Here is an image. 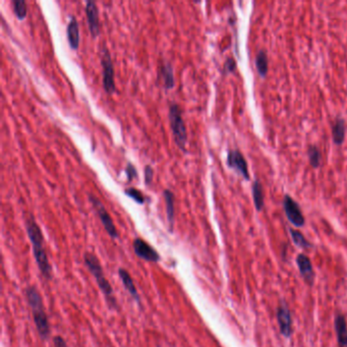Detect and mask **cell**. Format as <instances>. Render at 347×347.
Here are the masks:
<instances>
[{"mask_svg":"<svg viewBox=\"0 0 347 347\" xmlns=\"http://www.w3.org/2000/svg\"><path fill=\"white\" fill-rule=\"evenodd\" d=\"M25 225H26L28 236L32 243L34 258L39 267V270L41 271L42 275L46 279H50L52 270H51L50 263L48 261L47 253H46V250H45L44 238H43L41 228L39 227V225L37 224L33 216H30L29 218L26 219Z\"/></svg>","mask_w":347,"mask_h":347,"instance_id":"6da1fadb","label":"cell"},{"mask_svg":"<svg viewBox=\"0 0 347 347\" xmlns=\"http://www.w3.org/2000/svg\"><path fill=\"white\" fill-rule=\"evenodd\" d=\"M26 296L33 313V318L38 333L43 340H47L50 335V326L47 315H46L44 309L41 294L35 287L31 286L27 288Z\"/></svg>","mask_w":347,"mask_h":347,"instance_id":"7a4b0ae2","label":"cell"},{"mask_svg":"<svg viewBox=\"0 0 347 347\" xmlns=\"http://www.w3.org/2000/svg\"><path fill=\"white\" fill-rule=\"evenodd\" d=\"M84 261H85V264H86L87 268L89 269V271L92 273V275L95 277L97 284H98L99 288L101 289V291L103 292V294L105 295V298L107 300V304L109 305V307L116 308L117 304H116V300H115V297H114L112 286L109 283V281L106 279L99 259L95 256L94 253L86 252L85 257H84Z\"/></svg>","mask_w":347,"mask_h":347,"instance_id":"3957f363","label":"cell"},{"mask_svg":"<svg viewBox=\"0 0 347 347\" xmlns=\"http://www.w3.org/2000/svg\"><path fill=\"white\" fill-rule=\"evenodd\" d=\"M169 122L172 131L173 140L177 147L186 152L187 142H188V132L184 120L182 118V113L180 106L176 103H172L169 106Z\"/></svg>","mask_w":347,"mask_h":347,"instance_id":"277c9868","label":"cell"},{"mask_svg":"<svg viewBox=\"0 0 347 347\" xmlns=\"http://www.w3.org/2000/svg\"><path fill=\"white\" fill-rule=\"evenodd\" d=\"M89 200H90L91 204L93 205L97 215L99 216V218H100V220H101V222L106 230V232L110 235V237L117 238L118 237L117 229H116V227H115L111 216L107 212L106 208L104 207L102 202L94 195H89Z\"/></svg>","mask_w":347,"mask_h":347,"instance_id":"5b68a950","label":"cell"},{"mask_svg":"<svg viewBox=\"0 0 347 347\" xmlns=\"http://www.w3.org/2000/svg\"><path fill=\"white\" fill-rule=\"evenodd\" d=\"M102 68H103V88L107 94H113L116 86L114 82V66L110 53L106 47L102 50Z\"/></svg>","mask_w":347,"mask_h":347,"instance_id":"8992f818","label":"cell"},{"mask_svg":"<svg viewBox=\"0 0 347 347\" xmlns=\"http://www.w3.org/2000/svg\"><path fill=\"white\" fill-rule=\"evenodd\" d=\"M283 207L284 211L287 216V219L296 227H303L305 225V217L300 210L297 203L288 195H286L283 199Z\"/></svg>","mask_w":347,"mask_h":347,"instance_id":"52a82bcc","label":"cell"},{"mask_svg":"<svg viewBox=\"0 0 347 347\" xmlns=\"http://www.w3.org/2000/svg\"><path fill=\"white\" fill-rule=\"evenodd\" d=\"M132 245L135 254L140 259L151 263L159 262L160 254L158 253V251L143 238H135Z\"/></svg>","mask_w":347,"mask_h":347,"instance_id":"ba28073f","label":"cell"},{"mask_svg":"<svg viewBox=\"0 0 347 347\" xmlns=\"http://www.w3.org/2000/svg\"><path fill=\"white\" fill-rule=\"evenodd\" d=\"M227 165L231 168L235 170L239 175H241L244 179L248 180L249 179V174H248V168H247V163L238 150H230L227 155Z\"/></svg>","mask_w":347,"mask_h":347,"instance_id":"9c48e42d","label":"cell"},{"mask_svg":"<svg viewBox=\"0 0 347 347\" xmlns=\"http://www.w3.org/2000/svg\"><path fill=\"white\" fill-rule=\"evenodd\" d=\"M277 321H278L281 334L286 338H290L292 334V319L290 311L284 302L280 304L277 310Z\"/></svg>","mask_w":347,"mask_h":347,"instance_id":"30bf717a","label":"cell"},{"mask_svg":"<svg viewBox=\"0 0 347 347\" xmlns=\"http://www.w3.org/2000/svg\"><path fill=\"white\" fill-rule=\"evenodd\" d=\"M86 14L89 24L90 32L94 38L99 36L100 33V19H99V10L96 2L87 1L86 3Z\"/></svg>","mask_w":347,"mask_h":347,"instance_id":"8fae6325","label":"cell"},{"mask_svg":"<svg viewBox=\"0 0 347 347\" xmlns=\"http://www.w3.org/2000/svg\"><path fill=\"white\" fill-rule=\"evenodd\" d=\"M296 263H297L300 275L303 276V278L305 279V281L308 284L313 285L314 279H315V273H314V269H313V265H312L311 260L306 256V254L300 253V254H298V257L296 259Z\"/></svg>","mask_w":347,"mask_h":347,"instance_id":"7c38bea8","label":"cell"},{"mask_svg":"<svg viewBox=\"0 0 347 347\" xmlns=\"http://www.w3.org/2000/svg\"><path fill=\"white\" fill-rule=\"evenodd\" d=\"M66 35L68 44L71 46V48L74 50H77L80 47V28L79 22L75 16H72L71 20H69L68 25L66 27Z\"/></svg>","mask_w":347,"mask_h":347,"instance_id":"4fadbf2b","label":"cell"},{"mask_svg":"<svg viewBox=\"0 0 347 347\" xmlns=\"http://www.w3.org/2000/svg\"><path fill=\"white\" fill-rule=\"evenodd\" d=\"M335 331L338 347H347V324L344 316L337 314L335 317Z\"/></svg>","mask_w":347,"mask_h":347,"instance_id":"5bb4252c","label":"cell"},{"mask_svg":"<svg viewBox=\"0 0 347 347\" xmlns=\"http://www.w3.org/2000/svg\"><path fill=\"white\" fill-rule=\"evenodd\" d=\"M118 275L120 277V279L125 287V289L127 290V292L130 294V296L135 300L136 303L138 304H141V299H140V295H138V292L135 288V285L133 283V280L131 278V276L129 275V273L123 269V268H120L118 270Z\"/></svg>","mask_w":347,"mask_h":347,"instance_id":"9a60e30c","label":"cell"},{"mask_svg":"<svg viewBox=\"0 0 347 347\" xmlns=\"http://www.w3.org/2000/svg\"><path fill=\"white\" fill-rule=\"evenodd\" d=\"M160 76L163 82L164 88L167 90L173 89L175 81H174V73H173V67L170 63H163L160 67Z\"/></svg>","mask_w":347,"mask_h":347,"instance_id":"2e32d148","label":"cell"},{"mask_svg":"<svg viewBox=\"0 0 347 347\" xmlns=\"http://www.w3.org/2000/svg\"><path fill=\"white\" fill-rule=\"evenodd\" d=\"M163 198L166 206V215L170 225V230H172L174 224V195L171 191L164 190Z\"/></svg>","mask_w":347,"mask_h":347,"instance_id":"e0dca14e","label":"cell"},{"mask_svg":"<svg viewBox=\"0 0 347 347\" xmlns=\"http://www.w3.org/2000/svg\"><path fill=\"white\" fill-rule=\"evenodd\" d=\"M252 199L254 206H256V209L260 212L263 210L265 201H264V191L263 187L259 180H254L252 183Z\"/></svg>","mask_w":347,"mask_h":347,"instance_id":"ac0fdd59","label":"cell"},{"mask_svg":"<svg viewBox=\"0 0 347 347\" xmlns=\"http://www.w3.org/2000/svg\"><path fill=\"white\" fill-rule=\"evenodd\" d=\"M345 122L342 118H337L332 126V137L336 145H341L345 140Z\"/></svg>","mask_w":347,"mask_h":347,"instance_id":"d6986e66","label":"cell"},{"mask_svg":"<svg viewBox=\"0 0 347 347\" xmlns=\"http://www.w3.org/2000/svg\"><path fill=\"white\" fill-rule=\"evenodd\" d=\"M256 66H257L259 75L262 78H265L268 73V57L265 51L263 50L259 51L256 57Z\"/></svg>","mask_w":347,"mask_h":347,"instance_id":"ffe728a7","label":"cell"},{"mask_svg":"<svg viewBox=\"0 0 347 347\" xmlns=\"http://www.w3.org/2000/svg\"><path fill=\"white\" fill-rule=\"evenodd\" d=\"M290 234H291V237H292V240L293 242L299 246V247H302V248H310L312 247V243H310L307 238L304 236V234L300 232V231L298 230H295V229H290Z\"/></svg>","mask_w":347,"mask_h":347,"instance_id":"44dd1931","label":"cell"},{"mask_svg":"<svg viewBox=\"0 0 347 347\" xmlns=\"http://www.w3.org/2000/svg\"><path fill=\"white\" fill-rule=\"evenodd\" d=\"M12 9L16 18H18L19 20L26 18L28 9H27V3L25 1H21V0H13Z\"/></svg>","mask_w":347,"mask_h":347,"instance_id":"7402d4cb","label":"cell"},{"mask_svg":"<svg viewBox=\"0 0 347 347\" xmlns=\"http://www.w3.org/2000/svg\"><path fill=\"white\" fill-rule=\"evenodd\" d=\"M308 156H309L311 165L314 168H318L321 164V160H322V154L320 149L316 146H310L308 150Z\"/></svg>","mask_w":347,"mask_h":347,"instance_id":"603a6c76","label":"cell"},{"mask_svg":"<svg viewBox=\"0 0 347 347\" xmlns=\"http://www.w3.org/2000/svg\"><path fill=\"white\" fill-rule=\"evenodd\" d=\"M124 193L127 197L131 198L134 202H136L138 204H144L146 202V198L143 195V193L141 191L134 189V188H127L124 191Z\"/></svg>","mask_w":347,"mask_h":347,"instance_id":"cb8c5ba5","label":"cell"},{"mask_svg":"<svg viewBox=\"0 0 347 347\" xmlns=\"http://www.w3.org/2000/svg\"><path fill=\"white\" fill-rule=\"evenodd\" d=\"M235 68H236V62H235L234 58L230 57V58L226 59V61L224 63V73L225 74H229V73L234 72Z\"/></svg>","mask_w":347,"mask_h":347,"instance_id":"d4e9b609","label":"cell"},{"mask_svg":"<svg viewBox=\"0 0 347 347\" xmlns=\"http://www.w3.org/2000/svg\"><path fill=\"white\" fill-rule=\"evenodd\" d=\"M144 175H145V182H146V184H148V186H149V184L152 183L153 178H154V170H153V168L150 165L145 166Z\"/></svg>","mask_w":347,"mask_h":347,"instance_id":"484cf974","label":"cell"},{"mask_svg":"<svg viewBox=\"0 0 347 347\" xmlns=\"http://www.w3.org/2000/svg\"><path fill=\"white\" fill-rule=\"evenodd\" d=\"M125 174H126V177L129 181H131L133 178H136L137 177V172H136V169L135 167L131 164V163H128L126 165V168H125Z\"/></svg>","mask_w":347,"mask_h":347,"instance_id":"4316f807","label":"cell"},{"mask_svg":"<svg viewBox=\"0 0 347 347\" xmlns=\"http://www.w3.org/2000/svg\"><path fill=\"white\" fill-rule=\"evenodd\" d=\"M53 343L55 347H67L65 340L61 336H56L53 339Z\"/></svg>","mask_w":347,"mask_h":347,"instance_id":"83f0119b","label":"cell"}]
</instances>
